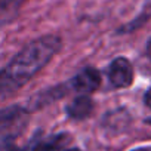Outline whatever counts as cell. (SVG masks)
Returning <instances> with one entry per match:
<instances>
[{
    "instance_id": "1",
    "label": "cell",
    "mask_w": 151,
    "mask_h": 151,
    "mask_svg": "<svg viewBox=\"0 0 151 151\" xmlns=\"http://www.w3.org/2000/svg\"><path fill=\"white\" fill-rule=\"evenodd\" d=\"M59 49L61 39L53 34L43 36L25 46L3 71H0L2 98H9L18 89L27 85L43 67L47 65Z\"/></svg>"
},
{
    "instance_id": "2",
    "label": "cell",
    "mask_w": 151,
    "mask_h": 151,
    "mask_svg": "<svg viewBox=\"0 0 151 151\" xmlns=\"http://www.w3.org/2000/svg\"><path fill=\"white\" fill-rule=\"evenodd\" d=\"M25 126V111L14 107L0 111V145L15 138Z\"/></svg>"
},
{
    "instance_id": "3",
    "label": "cell",
    "mask_w": 151,
    "mask_h": 151,
    "mask_svg": "<svg viewBox=\"0 0 151 151\" xmlns=\"http://www.w3.org/2000/svg\"><path fill=\"white\" fill-rule=\"evenodd\" d=\"M108 79L114 88H127L132 85L133 80V68L130 62L120 56L116 58L108 68Z\"/></svg>"
},
{
    "instance_id": "4",
    "label": "cell",
    "mask_w": 151,
    "mask_h": 151,
    "mask_svg": "<svg viewBox=\"0 0 151 151\" xmlns=\"http://www.w3.org/2000/svg\"><path fill=\"white\" fill-rule=\"evenodd\" d=\"M70 86L80 93H91L101 86V74L95 68H85L70 82Z\"/></svg>"
},
{
    "instance_id": "5",
    "label": "cell",
    "mask_w": 151,
    "mask_h": 151,
    "mask_svg": "<svg viewBox=\"0 0 151 151\" xmlns=\"http://www.w3.org/2000/svg\"><path fill=\"white\" fill-rule=\"evenodd\" d=\"M92 108H93V102L92 99L88 96V95H82L79 98H76L68 107H67V113L71 119H76V120H82V119H86L91 113H92Z\"/></svg>"
},
{
    "instance_id": "6",
    "label": "cell",
    "mask_w": 151,
    "mask_h": 151,
    "mask_svg": "<svg viewBox=\"0 0 151 151\" xmlns=\"http://www.w3.org/2000/svg\"><path fill=\"white\" fill-rule=\"evenodd\" d=\"M24 2L25 0H0V11H8V9L18 8Z\"/></svg>"
},
{
    "instance_id": "7",
    "label": "cell",
    "mask_w": 151,
    "mask_h": 151,
    "mask_svg": "<svg viewBox=\"0 0 151 151\" xmlns=\"http://www.w3.org/2000/svg\"><path fill=\"white\" fill-rule=\"evenodd\" d=\"M34 151H55V147L50 144H40Z\"/></svg>"
},
{
    "instance_id": "8",
    "label": "cell",
    "mask_w": 151,
    "mask_h": 151,
    "mask_svg": "<svg viewBox=\"0 0 151 151\" xmlns=\"http://www.w3.org/2000/svg\"><path fill=\"white\" fill-rule=\"evenodd\" d=\"M144 102H145V105H147V107H150V108H151V89H150V91H147V93H145V96H144Z\"/></svg>"
},
{
    "instance_id": "9",
    "label": "cell",
    "mask_w": 151,
    "mask_h": 151,
    "mask_svg": "<svg viewBox=\"0 0 151 151\" xmlns=\"http://www.w3.org/2000/svg\"><path fill=\"white\" fill-rule=\"evenodd\" d=\"M133 151H151V148H138V150H133Z\"/></svg>"
},
{
    "instance_id": "10",
    "label": "cell",
    "mask_w": 151,
    "mask_h": 151,
    "mask_svg": "<svg viewBox=\"0 0 151 151\" xmlns=\"http://www.w3.org/2000/svg\"><path fill=\"white\" fill-rule=\"evenodd\" d=\"M65 151H80V150H77V148H71V150H65Z\"/></svg>"
},
{
    "instance_id": "11",
    "label": "cell",
    "mask_w": 151,
    "mask_h": 151,
    "mask_svg": "<svg viewBox=\"0 0 151 151\" xmlns=\"http://www.w3.org/2000/svg\"><path fill=\"white\" fill-rule=\"evenodd\" d=\"M0 101H3V98H2V92H0Z\"/></svg>"
},
{
    "instance_id": "12",
    "label": "cell",
    "mask_w": 151,
    "mask_h": 151,
    "mask_svg": "<svg viewBox=\"0 0 151 151\" xmlns=\"http://www.w3.org/2000/svg\"><path fill=\"white\" fill-rule=\"evenodd\" d=\"M147 123H150V124H151V119H148V120H147Z\"/></svg>"
}]
</instances>
